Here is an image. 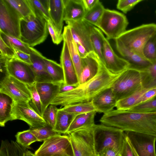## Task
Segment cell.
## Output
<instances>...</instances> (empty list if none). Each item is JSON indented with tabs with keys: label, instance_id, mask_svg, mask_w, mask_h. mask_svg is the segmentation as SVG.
I'll use <instances>...</instances> for the list:
<instances>
[{
	"label": "cell",
	"instance_id": "obj_1",
	"mask_svg": "<svg viewBox=\"0 0 156 156\" xmlns=\"http://www.w3.org/2000/svg\"><path fill=\"white\" fill-rule=\"evenodd\" d=\"M120 74L112 73L101 63L99 71L95 77L73 90L58 94L51 104L60 105L61 108L90 101L97 94L111 87Z\"/></svg>",
	"mask_w": 156,
	"mask_h": 156
},
{
	"label": "cell",
	"instance_id": "obj_2",
	"mask_svg": "<svg viewBox=\"0 0 156 156\" xmlns=\"http://www.w3.org/2000/svg\"><path fill=\"white\" fill-rule=\"evenodd\" d=\"M99 121L124 132L142 133L156 137V112H139L113 109L104 114Z\"/></svg>",
	"mask_w": 156,
	"mask_h": 156
},
{
	"label": "cell",
	"instance_id": "obj_3",
	"mask_svg": "<svg viewBox=\"0 0 156 156\" xmlns=\"http://www.w3.org/2000/svg\"><path fill=\"white\" fill-rule=\"evenodd\" d=\"M20 40L30 47L43 42L48 35L47 20L31 15L21 19Z\"/></svg>",
	"mask_w": 156,
	"mask_h": 156
},
{
	"label": "cell",
	"instance_id": "obj_4",
	"mask_svg": "<svg viewBox=\"0 0 156 156\" xmlns=\"http://www.w3.org/2000/svg\"><path fill=\"white\" fill-rule=\"evenodd\" d=\"M95 155L98 156L107 148L121 152L125 136V132L116 128L101 124L93 127Z\"/></svg>",
	"mask_w": 156,
	"mask_h": 156
},
{
	"label": "cell",
	"instance_id": "obj_5",
	"mask_svg": "<svg viewBox=\"0 0 156 156\" xmlns=\"http://www.w3.org/2000/svg\"><path fill=\"white\" fill-rule=\"evenodd\" d=\"M156 31V23L143 24L126 30L115 40L120 42L128 49L143 56L144 46Z\"/></svg>",
	"mask_w": 156,
	"mask_h": 156
},
{
	"label": "cell",
	"instance_id": "obj_6",
	"mask_svg": "<svg viewBox=\"0 0 156 156\" xmlns=\"http://www.w3.org/2000/svg\"><path fill=\"white\" fill-rule=\"evenodd\" d=\"M111 88L117 101L143 89L140 71L128 68L121 73Z\"/></svg>",
	"mask_w": 156,
	"mask_h": 156
},
{
	"label": "cell",
	"instance_id": "obj_7",
	"mask_svg": "<svg viewBox=\"0 0 156 156\" xmlns=\"http://www.w3.org/2000/svg\"><path fill=\"white\" fill-rule=\"evenodd\" d=\"M128 24L127 19L123 14L105 9L97 27L108 40H115L126 30Z\"/></svg>",
	"mask_w": 156,
	"mask_h": 156
},
{
	"label": "cell",
	"instance_id": "obj_8",
	"mask_svg": "<svg viewBox=\"0 0 156 156\" xmlns=\"http://www.w3.org/2000/svg\"><path fill=\"white\" fill-rule=\"evenodd\" d=\"M0 69L9 75L26 84L36 82L30 66L22 61L9 58L0 54Z\"/></svg>",
	"mask_w": 156,
	"mask_h": 156
},
{
	"label": "cell",
	"instance_id": "obj_9",
	"mask_svg": "<svg viewBox=\"0 0 156 156\" xmlns=\"http://www.w3.org/2000/svg\"><path fill=\"white\" fill-rule=\"evenodd\" d=\"M93 127L90 128L79 129L68 135L73 156H96Z\"/></svg>",
	"mask_w": 156,
	"mask_h": 156
},
{
	"label": "cell",
	"instance_id": "obj_10",
	"mask_svg": "<svg viewBox=\"0 0 156 156\" xmlns=\"http://www.w3.org/2000/svg\"><path fill=\"white\" fill-rule=\"evenodd\" d=\"M22 18L5 0H0V31L20 40Z\"/></svg>",
	"mask_w": 156,
	"mask_h": 156
},
{
	"label": "cell",
	"instance_id": "obj_11",
	"mask_svg": "<svg viewBox=\"0 0 156 156\" xmlns=\"http://www.w3.org/2000/svg\"><path fill=\"white\" fill-rule=\"evenodd\" d=\"M60 154L73 156L68 135H58L47 139L34 153L36 156H53Z\"/></svg>",
	"mask_w": 156,
	"mask_h": 156
},
{
	"label": "cell",
	"instance_id": "obj_12",
	"mask_svg": "<svg viewBox=\"0 0 156 156\" xmlns=\"http://www.w3.org/2000/svg\"><path fill=\"white\" fill-rule=\"evenodd\" d=\"M20 120L25 122L30 129L42 127L47 124L30 106L29 102L13 101L11 121Z\"/></svg>",
	"mask_w": 156,
	"mask_h": 156
},
{
	"label": "cell",
	"instance_id": "obj_13",
	"mask_svg": "<svg viewBox=\"0 0 156 156\" xmlns=\"http://www.w3.org/2000/svg\"><path fill=\"white\" fill-rule=\"evenodd\" d=\"M0 93L6 95L15 102H29L31 100L26 84L7 74L0 81Z\"/></svg>",
	"mask_w": 156,
	"mask_h": 156
},
{
	"label": "cell",
	"instance_id": "obj_14",
	"mask_svg": "<svg viewBox=\"0 0 156 156\" xmlns=\"http://www.w3.org/2000/svg\"><path fill=\"white\" fill-rule=\"evenodd\" d=\"M124 132L129 144L138 156H156L155 137L140 133Z\"/></svg>",
	"mask_w": 156,
	"mask_h": 156
},
{
	"label": "cell",
	"instance_id": "obj_15",
	"mask_svg": "<svg viewBox=\"0 0 156 156\" xmlns=\"http://www.w3.org/2000/svg\"><path fill=\"white\" fill-rule=\"evenodd\" d=\"M65 22L70 28L75 43L81 44L88 53L94 52L91 36L94 26L83 19L77 21H67Z\"/></svg>",
	"mask_w": 156,
	"mask_h": 156
},
{
	"label": "cell",
	"instance_id": "obj_16",
	"mask_svg": "<svg viewBox=\"0 0 156 156\" xmlns=\"http://www.w3.org/2000/svg\"><path fill=\"white\" fill-rule=\"evenodd\" d=\"M103 64L112 73L118 74L129 67V63L117 55L112 49L108 40L103 36Z\"/></svg>",
	"mask_w": 156,
	"mask_h": 156
},
{
	"label": "cell",
	"instance_id": "obj_17",
	"mask_svg": "<svg viewBox=\"0 0 156 156\" xmlns=\"http://www.w3.org/2000/svg\"><path fill=\"white\" fill-rule=\"evenodd\" d=\"M116 49L121 57L129 64L128 68L141 72L147 69L151 64L143 56L125 47L120 42L115 40Z\"/></svg>",
	"mask_w": 156,
	"mask_h": 156
},
{
	"label": "cell",
	"instance_id": "obj_18",
	"mask_svg": "<svg viewBox=\"0 0 156 156\" xmlns=\"http://www.w3.org/2000/svg\"><path fill=\"white\" fill-rule=\"evenodd\" d=\"M32 64L30 65L33 71L36 82L52 83L44 61V57L40 52L31 47L30 53Z\"/></svg>",
	"mask_w": 156,
	"mask_h": 156
},
{
	"label": "cell",
	"instance_id": "obj_19",
	"mask_svg": "<svg viewBox=\"0 0 156 156\" xmlns=\"http://www.w3.org/2000/svg\"><path fill=\"white\" fill-rule=\"evenodd\" d=\"M81 58L82 70L79 81V85L95 77L99 71L101 63L94 52L89 53L86 57Z\"/></svg>",
	"mask_w": 156,
	"mask_h": 156
},
{
	"label": "cell",
	"instance_id": "obj_20",
	"mask_svg": "<svg viewBox=\"0 0 156 156\" xmlns=\"http://www.w3.org/2000/svg\"><path fill=\"white\" fill-rule=\"evenodd\" d=\"M63 44L60 57V64L63 71L64 81L66 85L79 84L75 69L71 58L66 41Z\"/></svg>",
	"mask_w": 156,
	"mask_h": 156
},
{
	"label": "cell",
	"instance_id": "obj_21",
	"mask_svg": "<svg viewBox=\"0 0 156 156\" xmlns=\"http://www.w3.org/2000/svg\"><path fill=\"white\" fill-rule=\"evenodd\" d=\"M91 101L95 111L104 114L113 110L117 102L111 87L101 92Z\"/></svg>",
	"mask_w": 156,
	"mask_h": 156
},
{
	"label": "cell",
	"instance_id": "obj_22",
	"mask_svg": "<svg viewBox=\"0 0 156 156\" xmlns=\"http://www.w3.org/2000/svg\"><path fill=\"white\" fill-rule=\"evenodd\" d=\"M62 84L53 82H36L37 89L42 104L43 114L53 99L59 94V88Z\"/></svg>",
	"mask_w": 156,
	"mask_h": 156
},
{
	"label": "cell",
	"instance_id": "obj_23",
	"mask_svg": "<svg viewBox=\"0 0 156 156\" xmlns=\"http://www.w3.org/2000/svg\"><path fill=\"white\" fill-rule=\"evenodd\" d=\"M62 35L63 40H65L67 43L70 55L79 81L82 70V58L80 56L76 44L68 26L64 27Z\"/></svg>",
	"mask_w": 156,
	"mask_h": 156
},
{
	"label": "cell",
	"instance_id": "obj_24",
	"mask_svg": "<svg viewBox=\"0 0 156 156\" xmlns=\"http://www.w3.org/2000/svg\"><path fill=\"white\" fill-rule=\"evenodd\" d=\"M64 21H77L83 19L86 11L82 0H63Z\"/></svg>",
	"mask_w": 156,
	"mask_h": 156
},
{
	"label": "cell",
	"instance_id": "obj_25",
	"mask_svg": "<svg viewBox=\"0 0 156 156\" xmlns=\"http://www.w3.org/2000/svg\"><path fill=\"white\" fill-rule=\"evenodd\" d=\"M48 10L50 19L58 32L61 34L64 21L63 0H48Z\"/></svg>",
	"mask_w": 156,
	"mask_h": 156
},
{
	"label": "cell",
	"instance_id": "obj_26",
	"mask_svg": "<svg viewBox=\"0 0 156 156\" xmlns=\"http://www.w3.org/2000/svg\"><path fill=\"white\" fill-rule=\"evenodd\" d=\"M97 112L93 111L76 115L70 124L66 134L79 129L92 128L95 124L94 118Z\"/></svg>",
	"mask_w": 156,
	"mask_h": 156
},
{
	"label": "cell",
	"instance_id": "obj_27",
	"mask_svg": "<svg viewBox=\"0 0 156 156\" xmlns=\"http://www.w3.org/2000/svg\"><path fill=\"white\" fill-rule=\"evenodd\" d=\"M76 115L66 111L62 108H58L55 123L53 129L61 134H66L70 124Z\"/></svg>",
	"mask_w": 156,
	"mask_h": 156
},
{
	"label": "cell",
	"instance_id": "obj_28",
	"mask_svg": "<svg viewBox=\"0 0 156 156\" xmlns=\"http://www.w3.org/2000/svg\"><path fill=\"white\" fill-rule=\"evenodd\" d=\"M26 149L16 141L2 140L0 147V156H25Z\"/></svg>",
	"mask_w": 156,
	"mask_h": 156
},
{
	"label": "cell",
	"instance_id": "obj_29",
	"mask_svg": "<svg viewBox=\"0 0 156 156\" xmlns=\"http://www.w3.org/2000/svg\"><path fill=\"white\" fill-rule=\"evenodd\" d=\"M13 100L9 96L0 93V126L4 127L11 121Z\"/></svg>",
	"mask_w": 156,
	"mask_h": 156
},
{
	"label": "cell",
	"instance_id": "obj_30",
	"mask_svg": "<svg viewBox=\"0 0 156 156\" xmlns=\"http://www.w3.org/2000/svg\"><path fill=\"white\" fill-rule=\"evenodd\" d=\"M44 61L47 71L53 83H64V76L62 68L60 64L44 57Z\"/></svg>",
	"mask_w": 156,
	"mask_h": 156
},
{
	"label": "cell",
	"instance_id": "obj_31",
	"mask_svg": "<svg viewBox=\"0 0 156 156\" xmlns=\"http://www.w3.org/2000/svg\"><path fill=\"white\" fill-rule=\"evenodd\" d=\"M140 73L143 89L156 87V62L151 63L147 69L140 72Z\"/></svg>",
	"mask_w": 156,
	"mask_h": 156
},
{
	"label": "cell",
	"instance_id": "obj_32",
	"mask_svg": "<svg viewBox=\"0 0 156 156\" xmlns=\"http://www.w3.org/2000/svg\"><path fill=\"white\" fill-rule=\"evenodd\" d=\"M104 35L101 30L94 26L91 34V41L94 52L98 57L101 62H103V50Z\"/></svg>",
	"mask_w": 156,
	"mask_h": 156
},
{
	"label": "cell",
	"instance_id": "obj_33",
	"mask_svg": "<svg viewBox=\"0 0 156 156\" xmlns=\"http://www.w3.org/2000/svg\"><path fill=\"white\" fill-rule=\"evenodd\" d=\"M0 37L9 46L27 54H30L31 47L23 43L19 39L0 31Z\"/></svg>",
	"mask_w": 156,
	"mask_h": 156
},
{
	"label": "cell",
	"instance_id": "obj_34",
	"mask_svg": "<svg viewBox=\"0 0 156 156\" xmlns=\"http://www.w3.org/2000/svg\"><path fill=\"white\" fill-rule=\"evenodd\" d=\"M105 9L102 3L99 1L91 9L86 11L83 19L97 27Z\"/></svg>",
	"mask_w": 156,
	"mask_h": 156
},
{
	"label": "cell",
	"instance_id": "obj_35",
	"mask_svg": "<svg viewBox=\"0 0 156 156\" xmlns=\"http://www.w3.org/2000/svg\"><path fill=\"white\" fill-rule=\"evenodd\" d=\"M27 1L35 16L44 18L47 21L50 19L48 10V0Z\"/></svg>",
	"mask_w": 156,
	"mask_h": 156
},
{
	"label": "cell",
	"instance_id": "obj_36",
	"mask_svg": "<svg viewBox=\"0 0 156 156\" xmlns=\"http://www.w3.org/2000/svg\"><path fill=\"white\" fill-rule=\"evenodd\" d=\"M147 90L143 89L126 98L119 101L116 105V109L121 110H128L137 105L140 97Z\"/></svg>",
	"mask_w": 156,
	"mask_h": 156
},
{
	"label": "cell",
	"instance_id": "obj_37",
	"mask_svg": "<svg viewBox=\"0 0 156 156\" xmlns=\"http://www.w3.org/2000/svg\"><path fill=\"white\" fill-rule=\"evenodd\" d=\"M23 18L34 15L27 0H5Z\"/></svg>",
	"mask_w": 156,
	"mask_h": 156
},
{
	"label": "cell",
	"instance_id": "obj_38",
	"mask_svg": "<svg viewBox=\"0 0 156 156\" xmlns=\"http://www.w3.org/2000/svg\"><path fill=\"white\" fill-rule=\"evenodd\" d=\"M143 55L151 63L156 62V31L145 44L143 50Z\"/></svg>",
	"mask_w": 156,
	"mask_h": 156
},
{
	"label": "cell",
	"instance_id": "obj_39",
	"mask_svg": "<svg viewBox=\"0 0 156 156\" xmlns=\"http://www.w3.org/2000/svg\"><path fill=\"white\" fill-rule=\"evenodd\" d=\"M62 108L66 111L76 115L96 111L91 101L69 105Z\"/></svg>",
	"mask_w": 156,
	"mask_h": 156
},
{
	"label": "cell",
	"instance_id": "obj_40",
	"mask_svg": "<svg viewBox=\"0 0 156 156\" xmlns=\"http://www.w3.org/2000/svg\"><path fill=\"white\" fill-rule=\"evenodd\" d=\"M26 85L31 94V100L29 102L30 106L39 115L42 117V104L40 96L37 89L36 82L32 84Z\"/></svg>",
	"mask_w": 156,
	"mask_h": 156
},
{
	"label": "cell",
	"instance_id": "obj_41",
	"mask_svg": "<svg viewBox=\"0 0 156 156\" xmlns=\"http://www.w3.org/2000/svg\"><path fill=\"white\" fill-rule=\"evenodd\" d=\"M30 129V132L36 137L38 141H44L52 136L61 134L54 131L51 126L47 124L42 127Z\"/></svg>",
	"mask_w": 156,
	"mask_h": 156
},
{
	"label": "cell",
	"instance_id": "obj_42",
	"mask_svg": "<svg viewBox=\"0 0 156 156\" xmlns=\"http://www.w3.org/2000/svg\"><path fill=\"white\" fill-rule=\"evenodd\" d=\"M15 136L16 141L25 148H29L32 144L38 141L36 137L30 132V129L18 132Z\"/></svg>",
	"mask_w": 156,
	"mask_h": 156
},
{
	"label": "cell",
	"instance_id": "obj_43",
	"mask_svg": "<svg viewBox=\"0 0 156 156\" xmlns=\"http://www.w3.org/2000/svg\"><path fill=\"white\" fill-rule=\"evenodd\" d=\"M128 110L139 112H156V95L148 101L136 105Z\"/></svg>",
	"mask_w": 156,
	"mask_h": 156
},
{
	"label": "cell",
	"instance_id": "obj_44",
	"mask_svg": "<svg viewBox=\"0 0 156 156\" xmlns=\"http://www.w3.org/2000/svg\"><path fill=\"white\" fill-rule=\"evenodd\" d=\"M58 109L56 106L50 105L44 110L43 114L42 117L47 124L53 128L55 123Z\"/></svg>",
	"mask_w": 156,
	"mask_h": 156
},
{
	"label": "cell",
	"instance_id": "obj_45",
	"mask_svg": "<svg viewBox=\"0 0 156 156\" xmlns=\"http://www.w3.org/2000/svg\"><path fill=\"white\" fill-rule=\"evenodd\" d=\"M143 0H119L116 5L118 9L126 13Z\"/></svg>",
	"mask_w": 156,
	"mask_h": 156
},
{
	"label": "cell",
	"instance_id": "obj_46",
	"mask_svg": "<svg viewBox=\"0 0 156 156\" xmlns=\"http://www.w3.org/2000/svg\"><path fill=\"white\" fill-rule=\"evenodd\" d=\"M47 21L48 32L53 43L57 45L58 44L63 41L62 34L58 32L51 20L49 19Z\"/></svg>",
	"mask_w": 156,
	"mask_h": 156
},
{
	"label": "cell",
	"instance_id": "obj_47",
	"mask_svg": "<svg viewBox=\"0 0 156 156\" xmlns=\"http://www.w3.org/2000/svg\"><path fill=\"white\" fill-rule=\"evenodd\" d=\"M0 54L9 58L17 59V57L14 49L8 46L0 37Z\"/></svg>",
	"mask_w": 156,
	"mask_h": 156
},
{
	"label": "cell",
	"instance_id": "obj_48",
	"mask_svg": "<svg viewBox=\"0 0 156 156\" xmlns=\"http://www.w3.org/2000/svg\"><path fill=\"white\" fill-rule=\"evenodd\" d=\"M156 95V87L147 90L140 97L138 105L148 101Z\"/></svg>",
	"mask_w": 156,
	"mask_h": 156
},
{
	"label": "cell",
	"instance_id": "obj_49",
	"mask_svg": "<svg viewBox=\"0 0 156 156\" xmlns=\"http://www.w3.org/2000/svg\"><path fill=\"white\" fill-rule=\"evenodd\" d=\"M17 57V59L22 61L30 65L32 63L31 61L30 54L24 53L22 51L14 49Z\"/></svg>",
	"mask_w": 156,
	"mask_h": 156
},
{
	"label": "cell",
	"instance_id": "obj_50",
	"mask_svg": "<svg viewBox=\"0 0 156 156\" xmlns=\"http://www.w3.org/2000/svg\"><path fill=\"white\" fill-rule=\"evenodd\" d=\"M125 140L121 152V156H134L133 151L125 135Z\"/></svg>",
	"mask_w": 156,
	"mask_h": 156
},
{
	"label": "cell",
	"instance_id": "obj_51",
	"mask_svg": "<svg viewBox=\"0 0 156 156\" xmlns=\"http://www.w3.org/2000/svg\"><path fill=\"white\" fill-rule=\"evenodd\" d=\"M98 156H121V152L112 148H107Z\"/></svg>",
	"mask_w": 156,
	"mask_h": 156
},
{
	"label": "cell",
	"instance_id": "obj_52",
	"mask_svg": "<svg viewBox=\"0 0 156 156\" xmlns=\"http://www.w3.org/2000/svg\"><path fill=\"white\" fill-rule=\"evenodd\" d=\"M79 84L66 85L62 84L60 87L59 94L67 92L75 89L77 87Z\"/></svg>",
	"mask_w": 156,
	"mask_h": 156
},
{
	"label": "cell",
	"instance_id": "obj_53",
	"mask_svg": "<svg viewBox=\"0 0 156 156\" xmlns=\"http://www.w3.org/2000/svg\"><path fill=\"white\" fill-rule=\"evenodd\" d=\"M85 8L87 11L91 9L99 1L98 0H82Z\"/></svg>",
	"mask_w": 156,
	"mask_h": 156
},
{
	"label": "cell",
	"instance_id": "obj_54",
	"mask_svg": "<svg viewBox=\"0 0 156 156\" xmlns=\"http://www.w3.org/2000/svg\"><path fill=\"white\" fill-rule=\"evenodd\" d=\"M76 44L80 57L83 58L86 57L89 53L88 52L85 48L81 44L79 43Z\"/></svg>",
	"mask_w": 156,
	"mask_h": 156
},
{
	"label": "cell",
	"instance_id": "obj_55",
	"mask_svg": "<svg viewBox=\"0 0 156 156\" xmlns=\"http://www.w3.org/2000/svg\"><path fill=\"white\" fill-rule=\"evenodd\" d=\"M25 156H36L34 153L28 150H26Z\"/></svg>",
	"mask_w": 156,
	"mask_h": 156
},
{
	"label": "cell",
	"instance_id": "obj_56",
	"mask_svg": "<svg viewBox=\"0 0 156 156\" xmlns=\"http://www.w3.org/2000/svg\"><path fill=\"white\" fill-rule=\"evenodd\" d=\"M53 156H71L67 154H60L55 155Z\"/></svg>",
	"mask_w": 156,
	"mask_h": 156
},
{
	"label": "cell",
	"instance_id": "obj_57",
	"mask_svg": "<svg viewBox=\"0 0 156 156\" xmlns=\"http://www.w3.org/2000/svg\"><path fill=\"white\" fill-rule=\"evenodd\" d=\"M130 144V145L131 147V148L132 149V150L133 151L134 156H138V155L136 153V151H135L134 149L133 148V147L131 146V145L130 144Z\"/></svg>",
	"mask_w": 156,
	"mask_h": 156
},
{
	"label": "cell",
	"instance_id": "obj_58",
	"mask_svg": "<svg viewBox=\"0 0 156 156\" xmlns=\"http://www.w3.org/2000/svg\"></svg>",
	"mask_w": 156,
	"mask_h": 156
},
{
	"label": "cell",
	"instance_id": "obj_59",
	"mask_svg": "<svg viewBox=\"0 0 156 156\" xmlns=\"http://www.w3.org/2000/svg\"></svg>",
	"mask_w": 156,
	"mask_h": 156
}]
</instances>
